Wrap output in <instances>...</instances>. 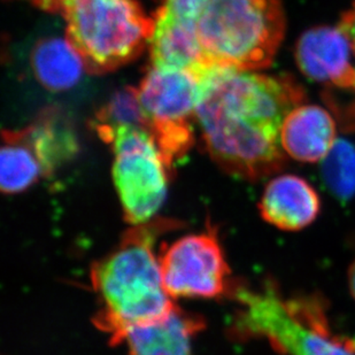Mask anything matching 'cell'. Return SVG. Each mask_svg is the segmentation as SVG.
<instances>
[{
  "mask_svg": "<svg viewBox=\"0 0 355 355\" xmlns=\"http://www.w3.org/2000/svg\"><path fill=\"white\" fill-rule=\"evenodd\" d=\"M31 68L46 90H69L80 82L87 69L83 58L68 38L40 40L31 52Z\"/></svg>",
  "mask_w": 355,
  "mask_h": 355,
  "instance_id": "5bb4252c",
  "label": "cell"
},
{
  "mask_svg": "<svg viewBox=\"0 0 355 355\" xmlns=\"http://www.w3.org/2000/svg\"><path fill=\"white\" fill-rule=\"evenodd\" d=\"M200 76L188 69L152 66L138 87L151 132L169 166L193 143Z\"/></svg>",
  "mask_w": 355,
  "mask_h": 355,
  "instance_id": "52a82bcc",
  "label": "cell"
},
{
  "mask_svg": "<svg viewBox=\"0 0 355 355\" xmlns=\"http://www.w3.org/2000/svg\"><path fill=\"white\" fill-rule=\"evenodd\" d=\"M31 1L47 12H61L64 0H31Z\"/></svg>",
  "mask_w": 355,
  "mask_h": 355,
  "instance_id": "ffe728a7",
  "label": "cell"
},
{
  "mask_svg": "<svg viewBox=\"0 0 355 355\" xmlns=\"http://www.w3.org/2000/svg\"><path fill=\"white\" fill-rule=\"evenodd\" d=\"M201 329V318L175 306L159 321L129 329L120 344L128 355H192V342Z\"/></svg>",
  "mask_w": 355,
  "mask_h": 355,
  "instance_id": "7c38bea8",
  "label": "cell"
},
{
  "mask_svg": "<svg viewBox=\"0 0 355 355\" xmlns=\"http://www.w3.org/2000/svg\"><path fill=\"white\" fill-rule=\"evenodd\" d=\"M322 178L332 195L349 200L355 195V148L345 139H337L322 160Z\"/></svg>",
  "mask_w": 355,
  "mask_h": 355,
  "instance_id": "e0dca14e",
  "label": "cell"
},
{
  "mask_svg": "<svg viewBox=\"0 0 355 355\" xmlns=\"http://www.w3.org/2000/svg\"><path fill=\"white\" fill-rule=\"evenodd\" d=\"M265 221L285 232L312 225L321 209L318 192L295 175H281L269 182L259 204Z\"/></svg>",
  "mask_w": 355,
  "mask_h": 355,
  "instance_id": "30bf717a",
  "label": "cell"
},
{
  "mask_svg": "<svg viewBox=\"0 0 355 355\" xmlns=\"http://www.w3.org/2000/svg\"><path fill=\"white\" fill-rule=\"evenodd\" d=\"M166 225H134L110 254L94 263L91 283L99 311L94 323L120 344L129 329L159 321L174 309L161 272L155 241Z\"/></svg>",
  "mask_w": 355,
  "mask_h": 355,
  "instance_id": "7a4b0ae2",
  "label": "cell"
},
{
  "mask_svg": "<svg viewBox=\"0 0 355 355\" xmlns=\"http://www.w3.org/2000/svg\"><path fill=\"white\" fill-rule=\"evenodd\" d=\"M92 125L104 141L122 127L143 128L151 132V125L139 101L138 89L131 87L116 91L97 112Z\"/></svg>",
  "mask_w": 355,
  "mask_h": 355,
  "instance_id": "2e32d148",
  "label": "cell"
},
{
  "mask_svg": "<svg viewBox=\"0 0 355 355\" xmlns=\"http://www.w3.org/2000/svg\"><path fill=\"white\" fill-rule=\"evenodd\" d=\"M285 29L281 0H209L198 22L207 64L244 71L272 66Z\"/></svg>",
  "mask_w": 355,
  "mask_h": 355,
  "instance_id": "277c9868",
  "label": "cell"
},
{
  "mask_svg": "<svg viewBox=\"0 0 355 355\" xmlns=\"http://www.w3.org/2000/svg\"><path fill=\"white\" fill-rule=\"evenodd\" d=\"M295 59L309 80L355 94V47L339 26L306 31L295 44Z\"/></svg>",
  "mask_w": 355,
  "mask_h": 355,
  "instance_id": "9c48e42d",
  "label": "cell"
},
{
  "mask_svg": "<svg viewBox=\"0 0 355 355\" xmlns=\"http://www.w3.org/2000/svg\"><path fill=\"white\" fill-rule=\"evenodd\" d=\"M209 0H166L161 10L178 20L198 24Z\"/></svg>",
  "mask_w": 355,
  "mask_h": 355,
  "instance_id": "ac0fdd59",
  "label": "cell"
},
{
  "mask_svg": "<svg viewBox=\"0 0 355 355\" xmlns=\"http://www.w3.org/2000/svg\"><path fill=\"white\" fill-rule=\"evenodd\" d=\"M349 291H351V295H353V298L355 299V261L353 262L352 266L349 267Z\"/></svg>",
  "mask_w": 355,
  "mask_h": 355,
  "instance_id": "44dd1931",
  "label": "cell"
},
{
  "mask_svg": "<svg viewBox=\"0 0 355 355\" xmlns=\"http://www.w3.org/2000/svg\"><path fill=\"white\" fill-rule=\"evenodd\" d=\"M199 76L197 122L211 159L250 181L282 171V125L288 112L305 103L304 87L290 75L220 66Z\"/></svg>",
  "mask_w": 355,
  "mask_h": 355,
  "instance_id": "6da1fadb",
  "label": "cell"
},
{
  "mask_svg": "<svg viewBox=\"0 0 355 355\" xmlns=\"http://www.w3.org/2000/svg\"><path fill=\"white\" fill-rule=\"evenodd\" d=\"M339 27L347 35L355 47V1L349 10L344 12L339 22Z\"/></svg>",
  "mask_w": 355,
  "mask_h": 355,
  "instance_id": "d6986e66",
  "label": "cell"
},
{
  "mask_svg": "<svg viewBox=\"0 0 355 355\" xmlns=\"http://www.w3.org/2000/svg\"><path fill=\"white\" fill-rule=\"evenodd\" d=\"M164 288L171 298H216L232 290L230 270L213 229L178 238L160 252Z\"/></svg>",
  "mask_w": 355,
  "mask_h": 355,
  "instance_id": "ba28073f",
  "label": "cell"
},
{
  "mask_svg": "<svg viewBox=\"0 0 355 355\" xmlns=\"http://www.w3.org/2000/svg\"><path fill=\"white\" fill-rule=\"evenodd\" d=\"M68 40L87 71L106 73L134 60L150 43L155 19L136 0H64Z\"/></svg>",
  "mask_w": 355,
  "mask_h": 355,
  "instance_id": "5b68a950",
  "label": "cell"
},
{
  "mask_svg": "<svg viewBox=\"0 0 355 355\" xmlns=\"http://www.w3.org/2000/svg\"><path fill=\"white\" fill-rule=\"evenodd\" d=\"M239 309L232 320L237 338L268 339L285 355H355L352 340L334 335L315 302L285 300L275 288L251 290L232 285Z\"/></svg>",
  "mask_w": 355,
  "mask_h": 355,
  "instance_id": "3957f363",
  "label": "cell"
},
{
  "mask_svg": "<svg viewBox=\"0 0 355 355\" xmlns=\"http://www.w3.org/2000/svg\"><path fill=\"white\" fill-rule=\"evenodd\" d=\"M337 125L330 112L318 105H298L288 112L281 130L285 155L314 164L325 158L337 141Z\"/></svg>",
  "mask_w": 355,
  "mask_h": 355,
  "instance_id": "8fae6325",
  "label": "cell"
},
{
  "mask_svg": "<svg viewBox=\"0 0 355 355\" xmlns=\"http://www.w3.org/2000/svg\"><path fill=\"white\" fill-rule=\"evenodd\" d=\"M152 66L188 69L200 75L211 67L198 36V24L178 20L159 10L150 40Z\"/></svg>",
  "mask_w": 355,
  "mask_h": 355,
  "instance_id": "4fadbf2b",
  "label": "cell"
},
{
  "mask_svg": "<svg viewBox=\"0 0 355 355\" xmlns=\"http://www.w3.org/2000/svg\"><path fill=\"white\" fill-rule=\"evenodd\" d=\"M45 175L43 161L26 128L3 130L0 153V185L3 192L13 195L26 191Z\"/></svg>",
  "mask_w": 355,
  "mask_h": 355,
  "instance_id": "9a60e30c",
  "label": "cell"
},
{
  "mask_svg": "<svg viewBox=\"0 0 355 355\" xmlns=\"http://www.w3.org/2000/svg\"><path fill=\"white\" fill-rule=\"evenodd\" d=\"M106 143L114 153L113 181L124 218L130 225H145L164 202L171 167L143 128H119Z\"/></svg>",
  "mask_w": 355,
  "mask_h": 355,
  "instance_id": "8992f818",
  "label": "cell"
}]
</instances>
